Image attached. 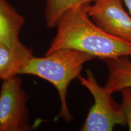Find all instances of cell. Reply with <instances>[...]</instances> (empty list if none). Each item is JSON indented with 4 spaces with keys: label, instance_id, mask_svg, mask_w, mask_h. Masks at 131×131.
<instances>
[{
    "label": "cell",
    "instance_id": "cell-2",
    "mask_svg": "<svg viewBox=\"0 0 131 131\" xmlns=\"http://www.w3.org/2000/svg\"><path fill=\"white\" fill-rule=\"evenodd\" d=\"M95 58L89 54L75 49H59L43 57L33 55L22 65L18 75H34L53 84L60 100L58 117L69 123L73 117L67 102L68 87L79 77L83 65Z\"/></svg>",
    "mask_w": 131,
    "mask_h": 131
},
{
    "label": "cell",
    "instance_id": "cell-9",
    "mask_svg": "<svg viewBox=\"0 0 131 131\" xmlns=\"http://www.w3.org/2000/svg\"><path fill=\"white\" fill-rule=\"evenodd\" d=\"M27 60L0 45V80L5 81L18 75L19 69Z\"/></svg>",
    "mask_w": 131,
    "mask_h": 131
},
{
    "label": "cell",
    "instance_id": "cell-10",
    "mask_svg": "<svg viewBox=\"0 0 131 131\" xmlns=\"http://www.w3.org/2000/svg\"><path fill=\"white\" fill-rule=\"evenodd\" d=\"M122 107L126 120L129 130L131 131V88H126L122 91Z\"/></svg>",
    "mask_w": 131,
    "mask_h": 131
},
{
    "label": "cell",
    "instance_id": "cell-5",
    "mask_svg": "<svg viewBox=\"0 0 131 131\" xmlns=\"http://www.w3.org/2000/svg\"><path fill=\"white\" fill-rule=\"evenodd\" d=\"M123 0H95L86 6L88 15L103 31L131 43V15L123 7Z\"/></svg>",
    "mask_w": 131,
    "mask_h": 131
},
{
    "label": "cell",
    "instance_id": "cell-6",
    "mask_svg": "<svg viewBox=\"0 0 131 131\" xmlns=\"http://www.w3.org/2000/svg\"><path fill=\"white\" fill-rule=\"evenodd\" d=\"M24 24L23 16L7 0H0V45L27 60L33 56L32 50L21 43L19 38Z\"/></svg>",
    "mask_w": 131,
    "mask_h": 131
},
{
    "label": "cell",
    "instance_id": "cell-4",
    "mask_svg": "<svg viewBox=\"0 0 131 131\" xmlns=\"http://www.w3.org/2000/svg\"><path fill=\"white\" fill-rule=\"evenodd\" d=\"M28 95L18 75L3 81L0 91V131H29Z\"/></svg>",
    "mask_w": 131,
    "mask_h": 131
},
{
    "label": "cell",
    "instance_id": "cell-3",
    "mask_svg": "<svg viewBox=\"0 0 131 131\" xmlns=\"http://www.w3.org/2000/svg\"><path fill=\"white\" fill-rule=\"evenodd\" d=\"M80 83L91 93L94 104L90 109L81 131H112L117 125H126L122 104L114 100L112 94L105 87L101 86L91 70L86 77H78Z\"/></svg>",
    "mask_w": 131,
    "mask_h": 131
},
{
    "label": "cell",
    "instance_id": "cell-7",
    "mask_svg": "<svg viewBox=\"0 0 131 131\" xmlns=\"http://www.w3.org/2000/svg\"><path fill=\"white\" fill-rule=\"evenodd\" d=\"M108 69L104 87L112 94L131 88V59L128 57L103 60Z\"/></svg>",
    "mask_w": 131,
    "mask_h": 131
},
{
    "label": "cell",
    "instance_id": "cell-8",
    "mask_svg": "<svg viewBox=\"0 0 131 131\" xmlns=\"http://www.w3.org/2000/svg\"><path fill=\"white\" fill-rule=\"evenodd\" d=\"M95 0H46L45 16L48 28L57 25L61 16L69 10L91 4Z\"/></svg>",
    "mask_w": 131,
    "mask_h": 131
},
{
    "label": "cell",
    "instance_id": "cell-11",
    "mask_svg": "<svg viewBox=\"0 0 131 131\" xmlns=\"http://www.w3.org/2000/svg\"><path fill=\"white\" fill-rule=\"evenodd\" d=\"M123 1L128 10L129 14L131 15V0H123Z\"/></svg>",
    "mask_w": 131,
    "mask_h": 131
},
{
    "label": "cell",
    "instance_id": "cell-1",
    "mask_svg": "<svg viewBox=\"0 0 131 131\" xmlns=\"http://www.w3.org/2000/svg\"><path fill=\"white\" fill-rule=\"evenodd\" d=\"M86 7L70 9L61 16L56 26V35L45 55L59 49H72L102 60L122 57L131 59V43L100 28L88 15Z\"/></svg>",
    "mask_w": 131,
    "mask_h": 131
}]
</instances>
